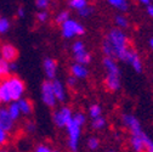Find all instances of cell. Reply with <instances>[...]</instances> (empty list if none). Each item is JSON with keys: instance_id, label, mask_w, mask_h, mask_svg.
I'll use <instances>...</instances> for the list:
<instances>
[{"instance_id": "obj_46", "label": "cell", "mask_w": 153, "mask_h": 152, "mask_svg": "<svg viewBox=\"0 0 153 152\" xmlns=\"http://www.w3.org/2000/svg\"><path fill=\"white\" fill-rule=\"evenodd\" d=\"M109 152H113V151H109Z\"/></svg>"}, {"instance_id": "obj_34", "label": "cell", "mask_w": 153, "mask_h": 152, "mask_svg": "<svg viewBox=\"0 0 153 152\" xmlns=\"http://www.w3.org/2000/svg\"><path fill=\"white\" fill-rule=\"evenodd\" d=\"M92 11H94V9H92L90 5H88V6H85L84 9L79 10L78 13H79V16H82V17H89V16L92 13Z\"/></svg>"}, {"instance_id": "obj_4", "label": "cell", "mask_w": 153, "mask_h": 152, "mask_svg": "<svg viewBox=\"0 0 153 152\" xmlns=\"http://www.w3.org/2000/svg\"><path fill=\"white\" fill-rule=\"evenodd\" d=\"M67 135H68V147L72 152L78 151V145H79V139L82 134V127L76 124L73 119L66 125Z\"/></svg>"}, {"instance_id": "obj_30", "label": "cell", "mask_w": 153, "mask_h": 152, "mask_svg": "<svg viewBox=\"0 0 153 152\" xmlns=\"http://www.w3.org/2000/svg\"><path fill=\"white\" fill-rule=\"evenodd\" d=\"M92 128L94 129H102V128H105V125H106V119L101 116V117H97V118H95L94 121H92Z\"/></svg>"}, {"instance_id": "obj_35", "label": "cell", "mask_w": 153, "mask_h": 152, "mask_svg": "<svg viewBox=\"0 0 153 152\" xmlns=\"http://www.w3.org/2000/svg\"><path fill=\"white\" fill-rule=\"evenodd\" d=\"M35 129H36V124H35L34 122H32V121L26 122V124H25V130H26L27 133L32 134V133L35 131Z\"/></svg>"}, {"instance_id": "obj_27", "label": "cell", "mask_w": 153, "mask_h": 152, "mask_svg": "<svg viewBox=\"0 0 153 152\" xmlns=\"http://www.w3.org/2000/svg\"><path fill=\"white\" fill-rule=\"evenodd\" d=\"M9 140H10V135H9V133H7V131H5L1 127H0V148L4 147V146H6V145H7V142H9Z\"/></svg>"}, {"instance_id": "obj_44", "label": "cell", "mask_w": 153, "mask_h": 152, "mask_svg": "<svg viewBox=\"0 0 153 152\" xmlns=\"http://www.w3.org/2000/svg\"><path fill=\"white\" fill-rule=\"evenodd\" d=\"M146 152H153V148H152V150H148V151H146Z\"/></svg>"}, {"instance_id": "obj_42", "label": "cell", "mask_w": 153, "mask_h": 152, "mask_svg": "<svg viewBox=\"0 0 153 152\" xmlns=\"http://www.w3.org/2000/svg\"><path fill=\"white\" fill-rule=\"evenodd\" d=\"M148 43H149V46H151V49L153 50V38H149V42H148Z\"/></svg>"}, {"instance_id": "obj_20", "label": "cell", "mask_w": 153, "mask_h": 152, "mask_svg": "<svg viewBox=\"0 0 153 152\" xmlns=\"http://www.w3.org/2000/svg\"><path fill=\"white\" fill-rule=\"evenodd\" d=\"M9 75H11V71H10V63L6 62L5 60H3L0 57V80H3L5 78H7Z\"/></svg>"}, {"instance_id": "obj_14", "label": "cell", "mask_w": 153, "mask_h": 152, "mask_svg": "<svg viewBox=\"0 0 153 152\" xmlns=\"http://www.w3.org/2000/svg\"><path fill=\"white\" fill-rule=\"evenodd\" d=\"M143 134L142 131L141 134H136V135H130V145L134 148L135 152H146V145L143 141Z\"/></svg>"}, {"instance_id": "obj_23", "label": "cell", "mask_w": 153, "mask_h": 152, "mask_svg": "<svg viewBox=\"0 0 153 152\" xmlns=\"http://www.w3.org/2000/svg\"><path fill=\"white\" fill-rule=\"evenodd\" d=\"M108 4L113 7H116L120 11H126L129 5H128V1L126 0H107Z\"/></svg>"}, {"instance_id": "obj_39", "label": "cell", "mask_w": 153, "mask_h": 152, "mask_svg": "<svg viewBox=\"0 0 153 152\" xmlns=\"http://www.w3.org/2000/svg\"><path fill=\"white\" fill-rule=\"evenodd\" d=\"M147 13L149 15L151 18H153V4L147 5Z\"/></svg>"}, {"instance_id": "obj_31", "label": "cell", "mask_w": 153, "mask_h": 152, "mask_svg": "<svg viewBox=\"0 0 153 152\" xmlns=\"http://www.w3.org/2000/svg\"><path fill=\"white\" fill-rule=\"evenodd\" d=\"M84 50H85V45H84V43L82 40H76V42L73 43V45H72V52H73V55L74 54H78V52H82Z\"/></svg>"}, {"instance_id": "obj_48", "label": "cell", "mask_w": 153, "mask_h": 152, "mask_svg": "<svg viewBox=\"0 0 153 152\" xmlns=\"http://www.w3.org/2000/svg\"><path fill=\"white\" fill-rule=\"evenodd\" d=\"M0 17H1V16H0Z\"/></svg>"}, {"instance_id": "obj_6", "label": "cell", "mask_w": 153, "mask_h": 152, "mask_svg": "<svg viewBox=\"0 0 153 152\" xmlns=\"http://www.w3.org/2000/svg\"><path fill=\"white\" fill-rule=\"evenodd\" d=\"M72 118H73V112L67 106L56 110L52 113V122L59 128H66V125L72 121Z\"/></svg>"}, {"instance_id": "obj_5", "label": "cell", "mask_w": 153, "mask_h": 152, "mask_svg": "<svg viewBox=\"0 0 153 152\" xmlns=\"http://www.w3.org/2000/svg\"><path fill=\"white\" fill-rule=\"evenodd\" d=\"M118 59L120 61H124V62L129 63L137 73H141L142 72V62H141V59H140V56L137 55V52L134 50L131 46H129L124 52H122L118 56Z\"/></svg>"}, {"instance_id": "obj_11", "label": "cell", "mask_w": 153, "mask_h": 152, "mask_svg": "<svg viewBox=\"0 0 153 152\" xmlns=\"http://www.w3.org/2000/svg\"><path fill=\"white\" fill-rule=\"evenodd\" d=\"M15 124H16V122H13L11 119V117L9 116L6 106H1L0 107V127L10 134L15 129Z\"/></svg>"}, {"instance_id": "obj_29", "label": "cell", "mask_w": 153, "mask_h": 152, "mask_svg": "<svg viewBox=\"0 0 153 152\" xmlns=\"http://www.w3.org/2000/svg\"><path fill=\"white\" fill-rule=\"evenodd\" d=\"M51 0H35V6L36 9H39V11L48 10L50 7Z\"/></svg>"}, {"instance_id": "obj_24", "label": "cell", "mask_w": 153, "mask_h": 152, "mask_svg": "<svg viewBox=\"0 0 153 152\" xmlns=\"http://www.w3.org/2000/svg\"><path fill=\"white\" fill-rule=\"evenodd\" d=\"M89 115H90V117H91L92 119L97 118V117H101V115H102V108H101V106L97 105V104L91 105L90 108H89Z\"/></svg>"}, {"instance_id": "obj_38", "label": "cell", "mask_w": 153, "mask_h": 152, "mask_svg": "<svg viewBox=\"0 0 153 152\" xmlns=\"http://www.w3.org/2000/svg\"><path fill=\"white\" fill-rule=\"evenodd\" d=\"M67 85L69 86V88H74L75 85H76V78H74V77H68V79H67Z\"/></svg>"}, {"instance_id": "obj_1", "label": "cell", "mask_w": 153, "mask_h": 152, "mask_svg": "<svg viewBox=\"0 0 153 152\" xmlns=\"http://www.w3.org/2000/svg\"><path fill=\"white\" fill-rule=\"evenodd\" d=\"M129 39L120 28H112L102 42V52L105 57L118 59V56L129 48Z\"/></svg>"}, {"instance_id": "obj_33", "label": "cell", "mask_w": 153, "mask_h": 152, "mask_svg": "<svg viewBox=\"0 0 153 152\" xmlns=\"http://www.w3.org/2000/svg\"><path fill=\"white\" fill-rule=\"evenodd\" d=\"M99 145H100V142H99V139L97 138H89V140H88V147L90 148V150H97V147H99Z\"/></svg>"}, {"instance_id": "obj_32", "label": "cell", "mask_w": 153, "mask_h": 152, "mask_svg": "<svg viewBox=\"0 0 153 152\" xmlns=\"http://www.w3.org/2000/svg\"><path fill=\"white\" fill-rule=\"evenodd\" d=\"M35 18H36V21L39 22V23H45V22L49 20V12H48V10L36 12Z\"/></svg>"}, {"instance_id": "obj_28", "label": "cell", "mask_w": 153, "mask_h": 152, "mask_svg": "<svg viewBox=\"0 0 153 152\" xmlns=\"http://www.w3.org/2000/svg\"><path fill=\"white\" fill-rule=\"evenodd\" d=\"M72 119L76 124H78V125H80V127H83L85 124V122H86V117H85L84 113H82V112H76L75 115H73V118Z\"/></svg>"}, {"instance_id": "obj_40", "label": "cell", "mask_w": 153, "mask_h": 152, "mask_svg": "<svg viewBox=\"0 0 153 152\" xmlns=\"http://www.w3.org/2000/svg\"><path fill=\"white\" fill-rule=\"evenodd\" d=\"M17 68H18V66H17L16 61H15V62H10V71H11V73H12V72H16Z\"/></svg>"}, {"instance_id": "obj_43", "label": "cell", "mask_w": 153, "mask_h": 152, "mask_svg": "<svg viewBox=\"0 0 153 152\" xmlns=\"http://www.w3.org/2000/svg\"><path fill=\"white\" fill-rule=\"evenodd\" d=\"M0 152H9L7 150H4V148H1V150H0Z\"/></svg>"}, {"instance_id": "obj_45", "label": "cell", "mask_w": 153, "mask_h": 152, "mask_svg": "<svg viewBox=\"0 0 153 152\" xmlns=\"http://www.w3.org/2000/svg\"><path fill=\"white\" fill-rule=\"evenodd\" d=\"M52 152H60V151H57V150H55V151H52Z\"/></svg>"}, {"instance_id": "obj_36", "label": "cell", "mask_w": 153, "mask_h": 152, "mask_svg": "<svg viewBox=\"0 0 153 152\" xmlns=\"http://www.w3.org/2000/svg\"><path fill=\"white\" fill-rule=\"evenodd\" d=\"M34 152H52V150H51L50 146H48V145L39 144V145H36V146H35Z\"/></svg>"}, {"instance_id": "obj_3", "label": "cell", "mask_w": 153, "mask_h": 152, "mask_svg": "<svg viewBox=\"0 0 153 152\" xmlns=\"http://www.w3.org/2000/svg\"><path fill=\"white\" fill-rule=\"evenodd\" d=\"M61 32H62V37L65 39H72V38H74L76 35H84L85 27L83 25H80L79 22L69 18V20H67L65 23L61 25Z\"/></svg>"}, {"instance_id": "obj_25", "label": "cell", "mask_w": 153, "mask_h": 152, "mask_svg": "<svg viewBox=\"0 0 153 152\" xmlns=\"http://www.w3.org/2000/svg\"><path fill=\"white\" fill-rule=\"evenodd\" d=\"M69 12L68 11H66V10H62V11H60L59 13L56 15V17H55V22L56 23H59V25H62V23H65L67 20H69Z\"/></svg>"}, {"instance_id": "obj_12", "label": "cell", "mask_w": 153, "mask_h": 152, "mask_svg": "<svg viewBox=\"0 0 153 152\" xmlns=\"http://www.w3.org/2000/svg\"><path fill=\"white\" fill-rule=\"evenodd\" d=\"M51 85H52V90H53V94H55V98H56V101L57 102H63L66 101L67 99V92H66V88L63 85V83L55 78L53 80H51Z\"/></svg>"}, {"instance_id": "obj_22", "label": "cell", "mask_w": 153, "mask_h": 152, "mask_svg": "<svg viewBox=\"0 0 153 152\" xmlns=\"http://www.w3.org/2000/svg\"><path fill=\"white\" fill-rule=\"evenodd\" d=\"M68 6L73 10H76L79 11L82 9H84L85 6H88V0H68Z\"/></svg>"}, {"instance_id": "obj_10", "label": "cell", "mask_w": 153, "mask_h": 152, "mask_svg": "<svg viewBox=\"0 0 153 152\" xmlns=\"http://www.w3.org/2000/svg\"><path fill=\"white\" fill-rule=\"evenodd\" d=\"M43 68H44V73L48 80H53L57 75V69H59V65L57 61L52 57H46L44 59L43 62Z\"/></svg>"}, {"instance_id": "obj_37", "label": "cell", "mask_w": 153, "mask_h": 152, "mask_svg": "<svg viewBox=\"0 0 153 152\" xmlns=\"http://www.w3.org/2000/svg\"><path fill=\"white\" fill-rule=\"evenodd\" d=\"M16 15L18 18H23L26 16V9L23 6H18L17 10H16Z\"/></svg>"}, {"instance_id": "obj_2", "label": "cell", "mask_w": 153, "mask_h": 152, "mask_svg": "<svg viewBox=\"0 0 153 152\" xmlns=\"http://www.w3.org/2000/svg\"><path fill=\"white\" fill-rule=\"evenodd\" d=\"M3 82L9 91L11 101H18L23 98L26 92V84L18 75H9L7 78L3 79Z\"/></svg>"}, {"instance_id": "obj_17", "label": "cell", "mask_w": 153, "mask_h": 152, "mask_svg": "<svg viewBox=\"0 0 153 152\" xmlns=\"http://www.w3.org/2000/svg\"><path fill=\"white\" fill-rule=\"evenodd\" d=\"M103 62V67L107 71V74H120V71H119V67L118 65L116 63L113 59H109V57H105L102 60Z\"/></svg>"}, {"instance_id": "obj_13", "label": "cell", "mask_w": 153, "mask_h": 152, "mask_svg": "<svg viewBox=\"0 0 153 152\" xmlns=\"http://www.w3.org/2000/svg\"><path fill=\"white\" fill-rule=\"evenodd\" d=\"M105 85L109 91H118L120 89V74H107Z\"/></svg>"}, {"instance_id": "obj_41", "label": "cell", "mask_w": 153, "mask_h": 152, "mask_svg": "<svg viewBox=\"0 0 153 152\" xmlns=\"http://www.w3.org/2000/svg\"><path fill=\"white\" fill-rule=\"evenodd\" d=\"M139 1L141 4H143V5H149L151 4V0H139Z\"/></svg>"}, {"instance_id": "obj_7", "label": "cell", "mask_w": 153, "mask_h": 152, "mask_svg": "<svg viewBox=\"0 0 153 152\" xmlns=\"http://www.w3.org/2000/svg\"><path fill=\"white\" fill-rule=\"evenodd\" d=\"M40 95H42V101L44 102V105H46L50 108H53L56 106V98L52 90V85H51V80H45L42 84V89H40Z\"/></svg>"}, {"instance_id": "obj_16", "label": "cell", "mask_w": 153, "mask_h": 152, "mask_svg": "<svg viewBox=\"0 0 153 152\" xmlns=\"http://www.w3.org/2000/svg\"><path fill=\"white\" fill-rule=\"evenodd\" d=\"M17 105H18V108H20V112H21V116H29L30 113L33 112V104L29 99L27 98H22L17 101Z\"/></svg>"}, {"instance_id": "obj_9", "label": "cell", "mask_w": 153, "mask_h": 152, "mask_svg": "<svg viewBox=\"0 0 153 152\" xmlns=\"http://www.w3.org/2000/svg\"><path fill=\"white\" fill-rule=\"evenodd\" d=\"M0 57L5 60L6 62H15L18 57V50L15 45L10 43H5L0 46Z\"/></svg>"}, {"instance_id": "obj_26", "label": "cell", "mask_w": 153, "mask_h": 152, "mask_svg": "<svg viewBox=\"0 0 153 152\" xmlns=\"http://www.w3.org/2000/svg\"><path fill=\"white\" fill-rule=\"evenodd\" d=\"M114 21H116V23H117V28H126L128 26H129V22H128V18L125 17V16H123V15H117L116 16V18H114Z\"/></svg>"}, {"instance_id": "obj_15", "label": "cell", "mask_w": 153, "mask_h": 152, "mask_svg": "<svg viewBox=\"0 0 153 152\" xmlns=\"http://www.w3.org/2000/svg\"><path fill=\"white\" fill-rule=\"evenodd\" d=\"M89 74V71L88 68L84 66V65H80V63H73L71 66V75L76 79H83V78H86Z\"/></svg>"}, {"instance_id": "obj_8", "label": "cell", "mask_w": 153, "mask_h": 152, "mask_svg": "<svg viewBox=\"0 0 153 152\" xmlns=\"http://www.w3.org/2000/svg\"><path fill=\"white\" fill-rule=\"evenodd\" d=\"M122 122L129 129L131 135H136V134H141V133H142V127H141L139 119L135 116H132V115H123L122 116Z\"/></svg>"}, {"instance_id": "obj_21", "label": "cell", "mask_w": 153, "mask_h": 152, "mask_svg": "<svg viewBox=\"0 0 153 152\" xmlns=\"http://www.w3.org/2000/svg\"><path fill=\"white\" fill-rule=\"evenodd\" d=\"M11 29V21L7 17H0V35H5Z\"/></svg>"}, {"instance_id": "obj_18", "label": "cell", "mask_w": 153, "mask_h": 152, "mask_svg": "<svg viewBox=\"0 0 153 152\" xmlns=\"http://www.w3.org/2000/svg\"><path fill=\"white\" fill-rule=\"evenodd\" d=\"M6 110H7L9 116L11 117V119L13 122H17L21 118V112H20V108H18L17 101H12L9 105H6Z\"/></svg>"}, {"instance_id": "obj_47", "label": "cell", "mask_w": 153, "mask_h": 152, "mask_svg": "<svg viewBox=\"0 0 153 152\" xmlns=\"http://www.w3.org/2000/svg\"><path fill=\"white\" fill-rule=\"evenodd\" d=\"M151 1H153V0H151Z\"/></svg>"}, {"instance_id": "obj_19", "label": "cell", "mask_w": 153, "mask_h": 152, "mask_svg": "<svg viewBox=\"0 0 153 152\" xmlns=\"http://www.w3.org/2000/svg\"><path fill=\"white\" fill-rule=\"evenodd\" d=\"M74 60H75V63H80V65H89L91 62V55L84 50L82 52H78V54H74Z\"/></svg>"}]
</instances>
